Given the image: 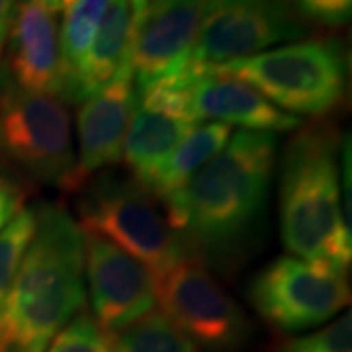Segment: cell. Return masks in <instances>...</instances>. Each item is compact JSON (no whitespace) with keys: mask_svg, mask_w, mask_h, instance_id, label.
Wrapping results in <instances>:
<instances>
[{"mask_svg":"<svg viewBox=\"0 0 352 352\" xmlns=\"http://www.w3.org/2000/svg\"><path fill=\"white\" fill-rule=\"evenodd\" d=\"M276 149L274 133L241 129L164 204L192 256L219 264L239 254L263 217Z\"/></svg>","mask_w":352,"mask_h":352,"instance_id":"1","label":"cell"},{"mask_svg":"<svg viewBox=\"0 0 352 352\" xmlns=\"http://www.w3.org/2000/svg\"><path fill=\"white\" fill-rule=\"evenodd\" d=\"M231 135V127L219 122L194 124L173 149L149 192L161 206L173 200L176 194L184 190L201 166H206L226 147Z\"/></svg>","mask_w":352,"mask_h":352,"instance_id":"17","label":"cell"},{"mask_svg":"<svg viewBox=\"0 0 352 352\" xmlns=\"http://www.w3.org/2000/svg\"><path fill=\"white\" fill-rule=\"evenodd\" d=\"M85 294V231L61 206L43 204L0 309V352L45 351Z\"/></svg>","mask_w":352,"mask_h":352,"instance_id":"2","label":"cell"},{"mask_svg":"<svg viewBox=\"0 0 352 352\" xmlns=\"http://www.w3.org/2000/svg\"><path fill=\"white\" fill-rule=\"evenodd\" d=\"M108 4L110 0H73L65 8V20L61 28V39H59L65 73L63 96H67L69 88L87 59L88 50L96 38V32L100 28Z\"/></svg>","mask_w":352,"mask_h":352,"instance_id":"18","label":"cell"},{"mask_svg":"<svg viewBox=\"0 0 352 352\" xmlns=\"http://www.w3.org/2000/svg\"><path fill=\"white\" fill-rule=\"evenodd\" d=\"M208 73L245 80L282 112L296 118L335 110L346 87L344 51L335 39L296 41L219 65Z\"/></svg>","mask_w":352,"mask_h":352,"instance_id":"5","label":"cell"},{"mask_svg":"<svg viewBox=\"0 0 352 352\" xmlns=\"http://www.w3.org/2000/svg\"><path fill=\"white\" fill-rule=\"evenodd\" d=\"M247 296L268 325L302 333L340 314L351 302V284L340 266L286 254L252 278Z\"/></svg>","mask_w":352,"mask_h":352,"instance_id":"8","label":"cell"},{"mask_svg":"<svg viewBox=\"0 0 352 352\" xmlns=\"http://www.w3.org/2000/svg\"><path fill=\"white\" fill-rule=\"evenodd\" d=\"M16 16V0H0V55L10 36V30Z\"/></svg>","mask_w":352,"mask_h":352,"instance_id":"25","label":"cell"},{"mask_svg":"<svg viewBox=\"0 0 352 352\" xmlns=\"http://www.w3.org/2000/svg\"><path fill=\"white\" fill-rule=\"evenodd\" d=\"M36 231V208H22L0 231V309Z\"/></svg>","mask_w":352,"mask_h":352,"instance_id":"20","label":"cell"},{"mask_svg":"<svg viewBox=\"0 0 352 352\" xmlns=\"http://www.w3.org/2000/svg\"><path fill=\"white\" fill-rule=\"evenodd\" d=\"M85 272L94 321L104 335L129 327L155 309L157 280L151 270L118 245L88 231H85Z\"/></svg>","mask_w":352,"mask_h":352,"instance_id":"11","label":"cell"},{"mask_svg":"<svg viewBox=\"0 0 352 352\" xmlns=\"http://www.w3.org/2000/svg\"><path fill=\"white\" fill-rule=\"evenodd\" d=\"M0 157L43 184L78 188L71 118L55 96L0 88Z\"/></svg>","mask_w":352,"mask_h":352,"instance_id":"6","label":"cell"},{"mask_svg":"<svg viewBox=\"0 0 352 352\" xmlns=\"http://www.w3.org/2000/svg\"><path fill=\"white\" fill-rule=\"evenodd\" d=\"M76 210L85 231L138 258L155 280L190 254L163 206L131 175L102 170L80 190Z\"/></svg>","mask_w":352,"mask_h":352,"instance_id":"4","label":"cell"},{"mask_svg":"<svg viewBox=\"0 0 352 352\" xmlns=\"http://www.w3.org/2000/svg\"><path fill=\"white\" fill-rule=\"evenodd\" d=\"M280 175L284 247L294 256L349 270L352 237L340 208V153L335 131L329 127L300 131L284 151Z\"/></svg>","mask_w":352,"mask_h":352,"instance_id":"3","label":"cell"},{"mask_svg":"<svg viewBox=\"0 0 352 352\" xmlns=\"http://www.w3.org/2000/svg\"><path fill=\"white\" fill-rule=\"evenodd\" d=\"M206 0H138L129 50L135 88L175 82L188 69Z\"/></svg>","mask_w":352,"mask_h":352,"instance_id":"10","label":"cell"},{"mask_svg":"<svg viewBox=\"0 0 352 352\" xmlns=\"http://www.w3.org/2000/svg\"><path fill=\"white\" fill-rule=\"evenodd\" d=\"M278 352H352V317L340 315L333 323L309 335L294 337L280 344Z\"/></svg>","mask_w":352,"mask_h":352,"instance_id":"21","label":"cell"},{"mask_svg":"<svg viewBox=\"0 0 352 352\" xmlns=\"http://www.w3.org/2000/svg\"><path fill=\"white\" fill-rule=\"evenodd\" d=\"M135 104L138 88L129 61L116 73L108 85L82 100L76 118L78 188H82V184L94 173L120 163L127 126Z\"/></svg>","mask_w":352,"mask_h":352,"instance_id":"13","label":"cell"},{"mask_svg":"<svg viewBox=\"0 0 352 352\" xmlns=\"http://www.w3.org/2000/svg\"><path fill=\"white\" fill-rule=\"evenodd\" d=\"M47 352H110V346L108 337L96 321L87 314H80L57 333Z\"/></svg>","mask_w":352,"mask_h":352,"instance_id":"22","label":"cell"},{"mask_svg":"<svg viewBox=\"0 0 352 352\" xmlns=\"http://www.w3.org/2000/svg\"><path fill=\"white\" fill-rule=\"evenodd\" d=\"M194 124L186 87L157 82L139 90L122 151L129 175L151 190L173 149Z\"/></svg>","mask_w":352,"mask_h":352,"instance_id":"12","label":"cell"},{"mask_svg":"<svg viewBox=\"0 0 352 352\" xmlns=\"http://www.w3.org/2000/svg\"><path fill=\"white\" fill-rule=\"evenodd\" d=\"M135 16L138 0H110L87 59L65 98L87 100L96 90L108 85L129 61Z\"/></svg>","mask_w":352,"mask_h":352,"instance_id":"16","label":"cell"},{"mask_svg":"<svg viewBox=\"0 0 352 352\" xmlns=\"http://www.w3.org/2000/svg\"><path fill=\"white\" fill-rule=\"evenodd\" d=\"M32 2H38L39 6H43L47 12H61L65 10L73 0H32Z\"/></svg>","mask_w":352,"mask_h":352,"instance_id":"26","label":"cell"},{"mask_svg":"<svg viewBox=\"0 0 352 352\" xmlns=\"http://www.w3.org/2000/svg\"><path fill=\"white\" fill-rule=\"evenodd\" d=\"M289 6L302 18L321 25L339 28L351 20L352 0H288Z\"/></svg>","mask_w":352,"mask_h":352,"instance_id":"23","label":"cell"},{"mask_svg":"<svg viewBox=\"0 0 352 352\" xmlns=\"http://www.w3.org/2000/svg\"><path fill=\"white\" fill-rule=\"evenodd\" d=\"M188 112L196 124L219 122L245 131L286 133L302 126V118L282 112L245 80L206 73L186 87Z\"/></svg>","mask_w":352,"mask_h":352,"instance_id":"14","label":"cell"},{"mask_svg":"<svg viewBox=\"0 0 352 352\" xmlns=\"http://www.w3.org/2000/svg\"><path fill=\"white\" fill-rule=\"evenodd\" d=\"M24 192L12 178L0 175V231L22 210Z\"/></svg>","mask_w":352,"mask_h":352,"instance_id":"24","label":"cell"},{"mask_svg":"<svg viewBox=\"0 0 352 352\" xmlns=\"http://www.w3.org/2000/svg\"><path fill=\"white\" fill-rule=\"evenodd\" d=\"M8 38V71L14 85L34 94L63 96L65 73L55 16L38 2L24 0Z\"/></svg>","mask_w":352,"mask_h":352,"instance_id":"15","label":"cell"},{"mask_svg":"<svg viewBox=\"0 0 352 352\" xmlns=\"http://www.w3.org/2000/svg\"><path fill=\"white\" fill-rule=\"evenodd\" d=\"M157 303L206 352H239L251 339L247 314L192 254L157 278Z\"/></svg>","mask_w":352,"mask_h":352,"instance_id":"9","label":"cell"},{"mask_svg":"<svg viewBox=\"0 0 352 352\" xmlns=\"http://www.w3.org/2000/svg\"><path fill=\"white\" fill-rule=\"evenodd\" d=\"M106 337L110 352H200L163 311H151L133 325Z\"/></svg>","mask_w":352,"mask_h":352,"instance_id":"19","label":"cell"},{"mask_svg":"<svg viewBox=\"0 0 352 352\" xmlns=\"http://www.w3.org/2000/svg\"><path fill=\"white\" fill-rule=\"evenodd\" d=\"M305 32L307 25L288 0H206L180 85L186 87L219 65L296 41Z\"/></svg>","mask_w":352,"mask_h":352,"instance_id":"7","label":"cell"}]
</instances>
